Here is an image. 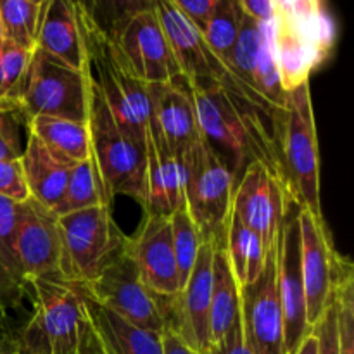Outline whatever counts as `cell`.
<instances>
[{
  "label": "cell",
  "mask_w": 354,
  "mask_h": 354,
  "mask_svg": "<svg viewBox=\"0 0 354 354\" xmlns=\"http://www.w3.org/2000/svg\"><path fill=\"white\" fill-rule=\"evenodd\" d=\"M185 85L192 97L201 138L230 169L235 183L251 161H261L279 175L277 138L270 121L232 102L214 78H185Z\"/></svg>",
  "instance_id": "obj_1"
},
{
  "label": "cell",
  "mask_w": 354,
  "mask_h": 354,
  "mask_svg": "<svg viewBox=\"0 0 354 354\" xmlns=\"http://www.w3.org/2000/svg\"><path fill=\"white\" fill-rule=\"evenodd\" d=\"M76 9V7H75ZM80 35L86 59V73L106 100L118 127L137 144L145 145V131L151 123L149 86L137 78L116 44L97 30L88 17L76 9Z\"/></svg>",
  "instance_id": "obj_2"
},
{
  "label": "cell",
  "mask_w": 354,
  "mask_h": 354,
  "mask_svg": "<svg viewBox=\"0 0 354 354\" xmlns=\"http://www.w3.org/2000/svg\"><path fill=\"white\" fill-rule=\"evenodd\" d=\"M277 165L287 196L322 216L320 156L310 82L287 92L286 107L279 116Z\"/></svg>",
  "instance_id": "obj_3"
},
{
  "label": "cell",
  "mask_w": 354,
  "mask_h": 354,
  "mask_svg": "<svg viewBox=\"0 0 354 354\" xmlns=\"http://www.w3.org/2000/svg\"><path fill=\"white\" fill-rule=\"evenodd\" d=\"M334 44L335 24L324 0H277L273 45L286 92L310 82Z\"/></svg>",
  "instance_id": "obj_4"
},
{
  "label": "cell",
  "mask_w": 354,
  "mask_h": 354,
  "mask_svg": "<svg viewBox=\"0 0 354 354\" xmlns=\"http://www.w3.org/2000/svg\"><path fill=\"white\" fill-rule=\"evenodd\" d=\"M88 75V73H86ZM90 158L99 175L100 189L107 206L116 196L145 203V145L131 140L111 114L106 100L88 76Z\"/></svg>",
  "instance_id": "obj_5"
},
{
  "label": "cell",
  "mask_w": 354,
  "mask_h": 354,
  "mask_svg": "<svg viewBox=\"0 0 354 354\" xmlns=\"http://www.w3.org/2000/svg\"><path fill=\"white\" fill-rule=\"evenodd\" d=\"M7 100L26 123L37 116L64 118L86 123L88 75L35 48L26 71Z\"/></svg>",
  "instance_id": "obj_6"
},
{
  "label": "cell",
  "mask_w": 354,
  "mask_h": 354,
  "mask_svg": "<svg viewBox=\"0 0 354 354\" xmlns=\"http://www.w3.org/2000/svg\"><path fill=\"white\" fill-rule=\"evenodd\" d=\"M185 168V207L201 235L214 249L225 248L235 178L206 142L182 158Z\"/></svg>",
  "instance_id": "obj_7"
},
{
  "label": "cell",
  "mask_w": 354,
  "mask_h": 354,
  "mask_svg": "<svg viewBox=\"0 0 354 354\" xmlns=\"http://www.w3.org/2000/svg\"><path fill=\"white\" fill-rule=\"evenodd\" d=\"M33 315L21 332L23 354H78L82 292L76 286L54 280H31Z\"/></svg>",
  "instance_id": "obj_8"
},
{
  "label": "cell",
  "mask_w": 354,
  "mask_h": 354,
  "mask_svg": "<svg viewBox=\"0 0 354 354\" xmlns=\"http://www.w3.org/2000/svg\"><path fill=\"white\" fill-rule=\"evenodd\" d=\"M61 235V279L73 286L92 282L127 235L114 223L109 206H93L57 216Z\"/></svg>",
  "instance_id": "obj_9"
},
{
  "label": "cell",
  "mask_w": 354,
  "mask_h": 354,
  "mask_svg": "<svg viewBox=\"0 0 354 354\" xmlns=\"http://www.w3.org/2000/svg\"><path fill=\"white\" fill-rule=\"evenodd\" d=\"M76 287L85 296L137 327L154 334H162L166 328L162 315V301L166 296H158L142 282L135 261L127 251V241L120 251L111 256L92 282Z\"/></svg>",
  "instance_id": "obj_10"
},
{
  "label": "cell",
  "mask_w": 354,
  "mask_h": 354,
  "mask_svg": "<svg viewBox=\"0 0 354 354\" xmlns=\"http://www.w3.org/2000/svg\"><path fill=\"white\" fill-rule=\"evenodd\" d=\"M301 206L287 196L286 211L277 234V289L283 318V349L294 354L310 332L306 318L303 266H301Z\"/></svg>",
  "instance_id": "obj_11"
},
{
  "label": "cell",
  "mask_w": 354,
  "mask_h": 354,
  "mask_svg": "<svg viewBox=\"0 0 354 354\" xmlns=\"http://www.w3.org/2000/svg\"><path fill=\"white\" fill-rule=\"evenodd\" d=\"M214 248L203 242L196 265L176 296L165 297L162 315L166 328L175 330L197 353L209 348V313L213 290Z\"/></svg>",
  "instance_id": "obj_12"
},
{
  "label": "cell",
  "mask_w": 354,
  "mask_h": 354,
  "mask_svg": "<svg viewBox=\"0 0 354 354\" xmlns=\"http://www.w3.org/2000/svg\"><path fill=\"white\" fill-rule=\"evenodd\" d=\"M287 194L279 175L261 161H251L235 183L232 214L258 234L266 249L275 245Z\"/></svg>",
  "instance_id": "obj_13"
},
{
  "label": "cell",
  "mask_w": 354,
  "mask_h": 354,
  "mask_svg": "<svg viewBox=\"0 0 354 354\" xmlns=\"http://www.w3.org/2000/svg\"><path fill=\"white\" fill-rule=\"evenodd\" d=\"M14 248L26 283L37 279L62 282L57 216L31 197L19 204Z\"/></svg>",
  "instance_id": "obj_14"
},
{
  "label": "cell",
  "mask_w": 354,
  "mask_h": 354,
  "mask_svg": "<svg viewBox=\"0 0 354 354\" xmlns=\"http://www.w3.org/2000/svg\"><path fill=\"white\" fill-rule=\"evenodd\" d=\"M241 322L245 344L254 354H286L283 318L277 289V245L266 256L256 282L241 289Z\"/></svg>",
  "instance_id": "obj_15"
},
{
  "label": "cell",
  "mask_w": 354,
  "mask_h": 354,
  "mask_svg": "<svg viewBox=\"0 0 354 354\" xmlns=\"http://www.w3.org/2000/svg\"><path fill=\"white\" fill-rule=\"evenodd\" d=\"M111 40L145 85L168 83L183 76L152 9L128 19Z\"/></svg>",
  "instance_id": "obj_16"
},
{
  "label": "cell",
  "mask_w": 354,
  "mask_h": 354,
  "mask_svg": "<svg viewBox=\"0 0 354 354\" xmlns=\"http://www.w3.org/2000/svg\"><path fill=\"white\" fill-rule=\"evenodd\" d=\"M301 266H303L306 318L310 328L320 320L332 301V273L337 251L324 220L301 207Z\"/></svg>",
  "instance_id": "obj_17"
},
{
  "label": "cell",
  "mask_w": 354,
  "mask_h": 354,
  "mask_svg": "<svg viewBox=\"0 0 354 354\" xmlns=\"http://www.w3.org/2000/svg\"><path fill=\"white\" fill-rule=\"evenodd\" d=\"M127 251L149 290L166 297L180 292L169 218L144 214L137 234L127 239Z\"/></svg>",
  "instance_id": "obj_18"
},
{
  "label": "cell",
  "mask_w": 354,
  "mask_h": 354,
  "mask_svg": "<svg viewBox=\"0 0 354 354\" xmlns=\"http://www.w3.org/2000/svg\"><path fill=\"white\" fill-rule=\"evenodd\" d=\"M147 86L152 107L149 127L154 128L166 147L182 159L201 142L199 124L192 97L187 90L185 76Z\"/></svg>",
  "instance_id": "obj_19"
},
{
  "label": "cell",
  "mask_w": 354,
  "mask_h": 354,
  "mask_svg": "<svg viewBox=\"0 0 354 354\" xmlns=\"http://www.w3.org/2000/svg\"><path fill=\"white\" fill-rule=\"evenodd\" d=\"M185 206V168L152 127L145 131V214L169 218Z\"/></svg>",
  "instance_id": "obj_20"
},
{
  "label": "cell",
  "mask_w": 354,
  "mask_h": 354,
  "mask_svg": "<svg viewBox=\"0 0 354 354\" xmlns=\"http://www.w3.org/2000/svg\"><path fill=\"white\" fill-rule=\"evenodd\" d=\"M152 10L161 24L182 75L189 80L213 78L214 64L220 59L211 54L199 28L175 6L173 0H154Z\"/></svg>",
  "instance_id": "obj_21"
},
{
  "label": "cell",
  "mask_w": 354,
  "mask_h": 354,
  "mask_svg": "<svg viewBox=\"0 0 354 354\" xmlns=\"http://www.w3.org/2000/svg\"><path fill=\"white\" fill-rule=\"evenodd\" d=\"M35 48L85 71V50L73 0H45L41 3Z\"/></svg>",
  "instance_id": "obj_22"
},
{
  "label": "cell",
  "mask_w": 354,
  "mask_h": 354,
  "mask_svg": "<svg viewBox=\"0 0 354 354\" xmlns=\"http://www.w3.org/2000/svg\"><path fill=\"white\" fill-rule=\"evenodd\" d=\"M82 303L106 354H162L161 334L137 327L83 292Z\"/></svg>",
  "instance_id": "obj_23"
},
{
  "label": "cell",
  "mask_w": 354,
  "mask_h": 354,
  "mask_svg": "<svg viewBox=\"0 0 354 354\" xmlns=\"http://www.w3.org/2000/svg\"><path fill=\"white\" fill-rule=\"evenodd\" d=\"M21 166L31 199L54 211L64 194L71 166L55 159L31 133H28L26 145L21 154Z\"/></svg>",
  "instance_id": "obj_24"
},
{
  "label": "cell",
  "mask_w": 354,
  "mask_h": 354,
  "mask_svg": "<svg viewBox=\"0 0 354 354\" xmlns=\"http://www.w3.org/2000/svg\"><path fill=\"white\" fill-rule=\"evenodd\" d=\"M28 133L35 135L55 159L73 166L90 158V135L86 123L64 118L37 116L26 123Z\"/></svg>",
  "instance_id": "obj_25"
},
{
  "label": "cell",
  "mask_w": 354,
  "mask_h": 354,
  "mask_svg": "<svg viewBox=\"0 0 354 354\" xmlns=\"http://www.w3.org/2000/svg\"><path fill=\"white\" fill-rule=\"evenodd\" d=\"M241 320V290L232 273L225 248L214 249L213 290H211V344L223 339ZM209 344V346H211Z\"/></svg>",
  "instance_id": "obj_26"
},
{
  "label": "cell",
  "mask_w": 354,
  "mask_h": 354,
  "mask_svg": "<svg viewBox=\"0 0 354 354\" xmlns=\"http://www.w3.org/2000/svg\"><path fill=\"white\" fill-rule=\"evenodd\" d=\"M17 211L19 204L0 197V310L16 306L28 289L14 248Z\"/></svg>",
  "instance_id": "obj_27"
},
{
  "label": "cell",
  "mask_w": 354,
  "mask_h": 354,
  "mask_svg": "<svg viewBox=\"0 0 354 354\" xmlns=\"http://www.w3.org/2000/svg\"><path fill=\"white\" fill-rule=\"evenodd\" d=\"M268 251L270 249H266L265 242L261 241L258 234L249 230L234 214H230L225 252H227L228 263H230L239 290L251 286L252 282L259 279L263 268H265Z\"/></svg>",
  "instance_id": "obj_28"
},
{
  "label": "cell",
  "mask_w": 354,
  "mask_h": 354,
  "mask_svg": "<svg viewBox=\"0 0 354 354\" xmlns=\"http://www.w3.org/2000/svg\"><path fill=\"white\" fill-rule=\"evenodd\" d=\"M332 292L337 303L339 354H354V268L351 259L339 252L334 259Z\"/></svg>",
  "instance_id": "obj_29"
},
{
  "label": "cell",
  "mask_w": 354,
  "mask_h": 354,
  "mask_svg": "<svg viewBox=\"0 0 354 354\" xmlns=\"http://www.w3.org/2000/svg\"><path fill=\"white\" fill-rule=\"evenodd\" d=\"M100 204L107 206L102 189H100L95 165H93L92 158H88L71 166L64 194L52 213L55 216H62V214L73 213V211L100 206Z\"/></svg>",
  "instance_id": "obj_30"
},
{
  "label": "cell",
  "mask_w": 354,
  "mask_h": 354,
  "mask_svg": "<svg viewBox=\"0 0 354 354\" xmlns=\"http://www.w3.org/2000/svg\"><path fill=\"white\" fill-rule=\"evenodd\" d=\"M242 19H244V10L241 9L237 0H220L216 9L201 28L207 48L223 64L227 62L232 47L237 40Z\"/></svg>",
  "instance_id": "obj_31"
},
{
  "label": "cell",
  "mask_w": 354,
  "mask_h": 354,
  "mask_svg": "<svg viewBox=\"0 0 354 354\" xmlns=\"http://www.w3.org/2000/svg\"><path fill=\"white\" fill-rule=\"evenodd\" d=\"M261 40H259L258 62H256V85L258 92L277 113L283 111L287 102V92L280 82L279 64H277L275 45H273V19L259 23Z\"/></svg>",
  "instance_id": "obj_32"
},
{
  "label": "cell",
  "mask_w": 354,
  "mask_h": 354,
  "mask_svg": "<svg viewBox=\"0 0 354 354\" xmlns=\"http://www.w3.org/2000/svg\"><path fill=\"white\" fill-rule=\"evenodd\" d=\"M40 6L31 0H0L2 40L33 50Z\"/></svg>",
  "instance_id": "obj_33"
},
{
  "label": "cell",
  "mask_w": 354,
  "mask_h": 354,
  "mask_svg": "<svg viewBox=\"0 0 354 354\" xmlns=\"http://www.w3.org/2000/svg\"><path fill=\"white\" fill-rule=\"evenodd\" d=\"M154 0H73L75 7L82 10L90 23L113 38L121 26L137 14L152 9Z\"/></svg>",
  "instance_id": "obj_34"
},
{
  "label": "cell",
  "mask_w": 354,
  "mask_h": 354,
  "mask_svg": "<svg viewBox=\"0 0 354 354\" xmlns=\"http://www.w3.org/2000/svg\"><path fill=\"white\" fill-rule=\"evenodd\" d=\"M169 225H171L173 251H175L176 268H178L180 277V290H182V287L185 286L190 273H192L203 241H201L199 232H197L185 206L176 209L169 216Z\"/></svg>",
  "instance_id": "obj_35"
},
{
  "label": "cell",
  "mask_w": 354,
  "mask_h": 354,
  "mask_svg": "<svg viewBox=\"0 0 354 354\" xmlns=\"http://www.w3.org/2000/svg\"><path fill=\"white\" fill-rule=\"evenodd\" d=\"M26 120L10 100L0 102V161L21 159L23 142L21 131Z\"/></svg>",
  "instance_id": "obj_36"
},
{
  "label": "cell",
  "mask_w": 354,
  "mask_h": 354,
  "mask_svg": "<svg viewBox=\"0 0 354 354\" xmlns=\"http://www.w3.org/2000/svg\"><path fill=\"white\" fill-rule=\"evenodd\" d=\"M35 50V48H33ZM33 50L2 40L0 47V102L7 100L26 71Z\"/></svg>",
  "instance_id": "obj_37"
},
{
  "label": "cell",
  "mask_w": 354,
  "mask_h": 354,
  "mask_svg": "<svg viewBox=\"0 0 354 354\" xmlns=\"http://www.w3.org/2000/svg\"><path fill=\"white\" fill-rule=\"evenodd\" d=\"M0 197H6L16 204H23L30 199L21 159L0 161Z\"/></svg>",
  "instance_id": "obj_38"
},
{
  "label": "cell",
  "mask_w": 354,
  "mask_h": 354,
  "mask_svg": "<svg viewBox=\"0 0 354 354\" xmlns=\"http://www.w3.org/2000/svg\"><path fill=\"white\" fill-rule=\"evenodd\" d=\"M318 339V354H339V334H337V303L334 292L332 301L320 317V320L311 327Z\"/></svg>",
  "instance_id": "obj_39"
},
{
  "label": "cell",
  "mask_w": 354,
  "mask_h": 354,
  "mask_svg": "<svg viewBox=\"0 0 354 354\" xmlns=\"http://www.w3.org/2000/svg\"><path fill=\"white\" fill-rule=\"evenodd\" d=\"M199 354H254L245 344L244 332H242V322L239 320L230 332L220 339L218 342L211 344Z\"/></svg>",
  "instance_id": "obj_40"
},
{
  "label": "cell",
  "mask_w": 354,
  "mask_h": 354,
  "mask_svg": "<svg viewBox=\"0 0 354 354\" xmlns=\"http://www.w3.org/2000/svg\"><path fill=\"white\" fill-rule=\"evenodd\" d=\"M173 2L201 30L207 17L216 9L220 0H173Z\"/></svg>",
  "instance_id": "obj_41"
},
{
  "label": "cell",
  "mask_w": 354,
  "mask_h": 354,
  "mask_svg": "<svg viewBox=\"0 0 354 354\" xmlns=\"http://www.w3.org/2000/svg\"><path fill=\"white\" fill-rule=\"evenodd\" d=\"M245 16L258 23H266L275 17L277 0H237Z\"/></svg>",
  "instance_id": "obj_42"
},
{
  "label": "cell",
  "mask_w": 354,
  "mask_h": 354,
  "mask_svg": "<svg viewBox=\"0 0 354 354\" xmlns=\"http://www.w3.org/2000/svg\"><path fill=\"white\" fill-rule=\"evenodd\" d=\"M78 354H106L102 346H100L99 337L93 332L86 315H83L80 322V341H78Z\"/></svg>",
  "instance_id": "obj_43"
},
{
  "label": "cell",
  "mask_w": 354,
  "mask_h": 354,
  "mask_svg": "<svg viewBox=\"0 0 354 354\" xmlns=\"http://www.w3.org/2000/svg\"><path fill=\"white\" fill-rule=\"evenodd\" d=\"M161 344L162 354H199L192 346L187 344L175 330H171V328H165L162 330Z\"/></svg>",
  "instance_id": "obj_44"
},
{
  "label": "cell",
  "mask_w": 354,
  "mask_h": 354,
  "mask_svg": "<svg viewBox=\"0 0 354 354\" xmlns=\"http://www.w3.org/2000/svg\"><path fill=\"white\" fill-rule=\"evenodd\" d=\"M294 354H318V339L311 328L310 332L304 335L303 341H301V344L297 346V349L294 351Z\"/></svg>",
  "instance_id": "obj_45"
},
{
  "label": "cell",
  "mask_w": 354,
  "mask_h": 354,
  "mask_svg": "<svg viewBox=\"0 0 354 354\" xmlns=\"http://www.w3.org/2000/svg\"><path fill=\"white\" fill-rule=\"evenodd\" d=\"M6 354H23V353H21V351H17V349H16V348H14V349H12V351H9V353H7V351H6Z\"/></svg>",
  "instance_id": "obj_46"
},
{
  "label": "cell",
  "mask_w": 354,
  "mask_h": 354,
  "mask_svg": "<svg viewBox=\"0 0 354 354\" xmlns=\"http://www.w3.org/2000/svg\"><path fill=\"white\" fill-rule=\"evenodd\" d=\"M31 2H35V3H38V6H41V3H44L45 0H31Z\"/></svg>",
  "instance_id": "obj_47"
},
{
  "label": "cell",
  "mask_w": 354,
  "mask_h": 354,
  "mask_svg": "<svg viewBox=\"0 0 354 354\" xmlns=\"http://www.w3.org/2000/svg\"><path fill=\"white\" fill-rule=\"evenodd\" d=\"M0 354H6V351L2 349V346H0Z\"/></svg>",
  "instance_id": "obj_48"
},
{
  "label": "cell",
  "mask_w": 354,
  "mask_h": 354,
  "mask_svg": "<svg viewBox=\"0 0 354 354\" xmlns=\"http://www.w3.org/2000/svg\"><path fill=\"white\" fill-rule=\"evenodd\" d=\"M0 47H2V33H0Z\"/></svg>",
  "instance_id": "obj_49"
}]
</instances>
